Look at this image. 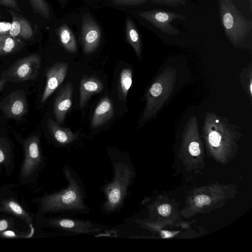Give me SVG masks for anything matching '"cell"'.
Returning <instances> with one entry per match:
<instances>
[{"mask_svg": "<svg viewBox=\"0 0 252 252\" xmlns=\"http://www.w3.org/2000/svg\"><path fill=\"white\" fill-rule=\"evenodd\" d=\"M73 86L71 82L67 83L56 96L54 104L55 117L58 124H62L72 105Z\"/></svg>", "mask_w": 252, "mask_h": 252, "instance_id": "obj_12", "label": "cell"}, {"mask_svg": "<svg viewBox=\"0 0 252 252\" xmlns=\"http://www.w3.org/2000/svg\"><path fill=\"white\" fill-rule=\"evenodd\" d=\"M15 164L13 147L6 138L0 135V175L2 170L7 176L12 174Z\"/></svg>", "mask_w": 252, "mask_h": 252, "instance_id": "obj_16", "label": "cell"}, {"mask_svg": "<svg viewBox=\"0 0 252 252\" xmlns=\"http://www.w3.org/2000/svg\"><path fill=\"white\" fill-rule=\"evenodd\" d=\"M250 5V9L252 11V0H249Z\"/></svg>", "mask_w": 252, "mask_h": 252, "instance_id": "obj_34", "label": "cell"}, {"mask_svg": "<svg viewBox=\"0 0 252 252\" xmlns=\"http://www.w3.org/2000/svg\"><path fill=\"white\" fill-rule=\"evenodd\" d=\"M114 107L112 100L107 96L103 97L97 105L93 114L91 125L93 127H99L114 115Z\"/></svg>", "mask_w": 252, "mask_h": 252, "instance_id": "obj_17", "label": "cell"}, {"mask_svg": "<svg viewBox=\"0 0 252 252\" xmlns=\"http://www.w3.org/2000/svg\"><path fill=\"white\" fill-rule=\"evenodd\" d=\"M103 88L101 81L94 76H84L82 78L80 85L79 107L83 108L91 96L100 93Z\"/></svg>", "mask_w": 252, "mask_h": 252, "instance_id": "obj_14", "label": "cell"}, {"mask_svg": "<svg viewBox=\"0 0 252 252\" xmlns=\"http://www.w3.org/2000/svg\"><path fill=\"white\" fill-rule=\"evenodd\" d=\"M60 0L62 1H63L65 0Z\"/></svg>", "mask_w": 252, "mask_h": 252, "instance_id": "obj_36", "label": "cell"}, {"mask_svg": "<svg viewBox=\"0 0 252 252\" xmlns=\"http://www.w3.org/2000/svg\"><path fill=\"white\" fill-rule=\"evenodd\" d=\"M11 27L10 22H0V35H8Z\"/></svg>", "mask_w": 252, "mask_h": 252, "instance_id": "obj_31", "label": "cell"}, {"mask_svg": "<svg viewBox=\"0 0 252 252\" xmlns=\"http://www.w3.org/2000/svg\"><path fill=\"white\" fill-rule=\"evenodd\" d=\"M132 83V72L129 68L123 69L120 74L118 87L119 97L125 100Z\"/></svg>", "mask_w": 252, "mask_h": 252, "instance_id": "obj_22", "label": "cell"}, {"mask_svg": "<svg viewBox=\"0 0 252 252\" xmlns=\"http://www.w3.org/2000/svg\"><path fill=\"white\" fill-rule=\"evenodd\" d=\"M58 35L64 48L68 52L77 51V42L73 33L65 24H62L59 28Z\"/></svg>", "mask_w": 252, "mask_h": 252, "instance_id": "obj_21", "label": "cell"}, {"mask_svg": "<svg viewBox=\"0 0 252 252\" xmlns=\"http://www.w3.org/2000/svg\"><path fill=\"white\" fill-rule=\"evenodd\" d=\"M0 109L8 119H18L28 112L26 93L21 90H15L0 102Z\"/></svg>", "mask_w": 252, "mask_h": 252, "instance_id": "obj_9", "label": "cell"}, {"mask_svg": "<svg viewBox=\"0 0 252 252\" xmlns=\"http://www.w3.org/2000/svg\"><path fill=\"white\" fill-rule=\"evenodd\" d=\"M47 126L53 139L60 145H69L77 137L70 129L61 127L58 123L50 118L47 121Z\"/></svg>", "mask_w": 252, "mask_h": 252, "instance_id": "obj_18", "label": "cell"}, {"mask_svg": "<svg viewBox=\"0 0 252 252\" xmlns=\"http://www.w3.org/2000/svg\"><path fill=\"white\" fill-rule=\"evenodd\" d=\"M108 156L113 178L100 189L104 197L100 208L106 215L118 213L123 208L134 177V170L128 155L109 153Z\"/></svg>", "mask_w": 252, "mask_h": 252, "instance_id": "obj_2", "label": "cell"}, {"mask_svg": "<svg viewBox=\"0 0 252 252\" xmlns=\"http://www.w3.org/2000/svg\"><path fill=\"white\" fill-rule=\"evenodd\" d=\"M25 45V43L19 38L8 35H0V56L17 52Z\"/></svg>", "mask_w": 252, "mask_h": 252, "instance_id": "obj_19", "label": "cell"}, {"mask_svg": "<svg viewBox=\"0 0 252 252\" xmlns=\"http://www.w3.org/2000/svg\"><path fill=\"white\" fill-rule=\"evenodd\" d=\"M71 216L64 215L51 217L36 216L35 220L39 227L53 229L66 235L84 234L97 236L110 229L108 225Z\"/></svg>", "mask_w": 252, "mask_h": 252, "instance_id": "obj_3", "label": "cell"}, {"mask_svg": "<svg viewBox=\"0 0 252 252\" xmlns=\"http://www.w3.org/2000/svg\"><path fill=\"white\" fill-rule=\"evenodd\" d=\"M220 23L225 34L233 45H237L249 35L252 21L247 19L239 11L233 0H219Z\"/></svg>", "mask_w": 252, "mask_h": 252, "instance_id": "obj_4", "label": "cell"}, {"mask_svg": "<svg viewBox=\"0 0 252 252\" xmlns=\"http://www.w3.org/2000/svg\"><path fill=\"white\" fill-rule=\"evenodd\" d=\"M126 30L127 42L133 47L137 56L141 57L142 47L140 37L134 23L129 18L126 19Z\"/></svg>", "mask_w": 252, "mask_h": 252, "instance_id": "obj_20", "label": "cell"}, {"mask_svg": "<svg viewBox=\"0 0 252 252\" xmlns=\"http://www.w3.org/2000/svg\"><path fill=\"white\" fill-rule=\"evenodd\" d=\"M101 36V30L99 25L89 14H85L82 17L80 37L86 54H91L96 50Z\"/></svg>", "mask_w": 252, "mask_h": 252, "instance_id": "obj_10", "label": "cell"}, {"mask_svg": "<svg viewBox=\"0 0 252 252\" xmlns=\"http://www.w3.org/2000/svg\"><path fill=\"white\" fill-rule=\"evenodd\" d=\"M188 149L189 153L193 156H197L200 155L201 150L200 145L197 141L192 140L190 142Z\"/></svg>", "mask_w": 252, "mask_h": 252, "instance_id": "obj_28", "label": "cell"}, {"mask_svg": "<svg viewBox=\"0 0 252 252\" xmlns=\"http://www.w3.org/2000/svg\"><path fill=\"white\" fill-rule=\"evenodd\" d=\"M158 212L162 216H168L171 212V206L168 204H163L158 208Z\"/></svg>", "mask_w": 252, "mask_h": 252, "instance_id": "obj_32", "label": "cell"}, {"mask_svg": "<svg viewBox=\"0 0 252 252\" xmlns=\"http://www.w3.org/2000/svg\"><path fill=\"white\" fill-rule=\"evenodd\" d=\"M1 14L0 13V18H1Z\"/></svg>", "mask_w": 252, "mask_h": 252, "instance_id": "obj_35", "label": "cell"}, {"mask_svg": "<svg viewBox=\"0 0 252 252\" xmlns=\"http://www.w3.org/2000/svg\"><path fill=\"white\" fill-rule=\"evenodd\" d=\"M0 4L14 11H20V8L16 0H0Z\"/></svg>", "mask_w": 252, "mask_h": 252, "instance_id": "obj_30", "label": "cell"}, {"mask_svg": "<svg viewBox=\"0 0 252 252\" xmlns=\"http://www.w3.org/2000/svg\"><path fill=\"white\" fill-rule=\"evenodd\" d=\"M34 233V228L32 225L30 229L25 231H20L13 228L0 231V238H29L32 237Z\"/></svg>", "mask_w": 252, "mask_h": 252, "instance_id": "obj_23", "label": "cell"}, {"mask_svg": "<svg viewBox=\"0 0 252 252\" xmlns=\"http://www.w3.org/2000/svg\"><path fill=\"white\" fill-rule=\"evenodd\" d=\"M6 82L7 81L5 79L0 78V92L3 89Z\"/></svg>", "mask_w": 252, "mask_h": 252, "instance_id": "obj_33", "label": "cell"}, {"mask_svg": "<svg viewBox=\"0 0 252 252\" xmlns=\"http://www.w3.org/2000/svg\"><path fill=\"white\" fill-rule=\"evenodd\" d=\"M194 201L198 207H202L204 205H209L211 203L209 197L204 194L196 196L194 198Z\"/></svg>", "mask_w": 252, "mask_h": 252, "instance_id": "obj_29", "label": "cell"}, {"mask_svg": "<svg viewBox=\"0 0 252 252\" xmlns=\"http://www.w3.org/2000/svg\"><path fill=\"white\" fill-rule=\"evenodd\" d=\"M9 12L12 15V22L8 35L20 39H31L33 36V31L30 23L14 10L10 9Z\"/></svg>", "mask_w": 252, "mask_h": 252, "instance_id": "obj_15", "label": "cell"}, {"mask_svg": "<svg viewBox=\"0 0 252 252\" xmlns=\"http://www.w3.org/2000/svg\"><path fill=\"white\" fill-rule=\"evenodd\" d=\"M33 10L44 18H48L50 10L47 2L45 0H29Z\"/></svg>", "mask_w": 252, "mask_h": 252, "instance_id": "obj_24", "label": "cell"}, {"mask_svg": "<svg viewBox=\"0 0 252 252\" xmlns=\"http://www.w3.org/2000/svg\"><path fill=\"white\" fill-rule=\"evenodd\" d=\"M23 159L19 174L20 182L23 185L34 184L48 160L43 155L38 135H32L21 142Z\"/></svg>", "mask_w": 252, "mask_h": 252, "instance_id": "obj_5", "label": "cell"}, {"mask_svg": "<svg viewBox=\"0 0 252 252\" xmlns=\"http://www.w3.org/2000/svg\"><path fill=\"white\" fill-rule=\"evenodd\" d=\"M138 14L160 32L170 35L180 33L179 31L171 25V23L177 19H186V17L180 13L159 9L142 11Z\"/></svg>", "mask_w": 252, "mask_h": 252, "instance_id": "obj_8", "label": "cell"}, {"mask_svg": "<svg viewBox=\"0 0 252 252\" xmlns=\"http://www.w3.org/2000/svg\"><path fill=\"white\" fill-rule=\"evenodd\" d=\"M68 68L66 63L54 64L46 72V84L42 95L41 102H44L59 87L65 78Z\"/></svg>", "mask_w": 252, "mask_h": 252, "instance_id": "obj_11", "label": "cell"}, {"mask_svg": "<svg viewBox=\"0 0 252 252\" xmlns=\"http://www.w3.org/2000/svg\"><path fill=\"white\" fill-rule=\"evenodd\" d=\"M176 81V71L172 67L166 68L156 78L146 94L144 119L151 118L161 109L172 94Z\"/></svg>", "mask_w": 252, "mask_h": 252, "instance_id": "obj_6", "label": "cell"}, {"mask_svg": "<svg viewBox=\"0 0 252 252\" xmlns=\"http://www.w3.org/2000/svg\"><path fill=\"white\" fill-rule=\"evenodd\" d=\"M151 3L157 5H163L173 7H178L186 4V0H151Z\"/></svg>", "mask_w": 252, "mask_h": 252, "instance_id": "obj_25", "label": "cell"}, {"mask_svg": "<svg viewBox=\"0 0 252 252\" xmlns=\"http://www.w3.org/2000/svg\"><path fill=\"white\" fill-rule=\"evenodd\" d=\"M41 62L37 54L19 59L2 73L1 78L13 83L34 80L39 74Z\"/></svg>", "mask_w": 252, "mask_h": 252, "instance_id": "obj_7", "label": "cell"}, {"mask_svg": "<svg viewBox=\"0 0 252 252\" xmlns=\"http://www.w3.org/2000/svg\"><path fill=\"white\" fill-rule=\"evenodd\" d=\"M63 171L67 183L65 188L45 192L32 200L38 205L36 216L49 214L73 216L90 213L86 203V191L81 177L67 164L63 166Z\"/></svg>", "mask_w": 252, "mask_h": 252, "instance_id": "obj_1", "label": "cell"}, {"mask_svg": "<svg viewBox=\"0 0 252 252\" xmlns=\"http://www.w3.org/2000/svg\"><path fill=\"white\" fill-rule=\"evenodd\" d=\"M0 212L10 214L30 225L34 220L32 215L13 196L0 199Z\"/></svg>", "mask_w": 252, "mask_h": 252, "instance_id": "obj_13", "label": "cell"}, {"mask_svg": "<svg viewBox=\"0 0 252 252\" xmlns=\"http://www.w3.org/2000/svg\"><path fill=\"white\" fill-rule=\"evenodd\" d=\"M150 0H112L113 4L119 6H136L141 5Z\"/></svg>", "mask_w": 252, "mask_h": 252, "instance_id": "obj_26", "label": "cell"}, {"mask_svg": "<svg viewBox=\"0 0 252 252\" xmlns=\"http://www.w3.org/2000/svg\"><path fill=\"white\" fill-rule=\"evenodd\" d=\"M15 220L11 218L0 219V231L13 228Z\"/></svg>", "mask_w": 252, "mask_h": 252, "instance_id": "obj_27", "label": "cell"}]
</instances>
